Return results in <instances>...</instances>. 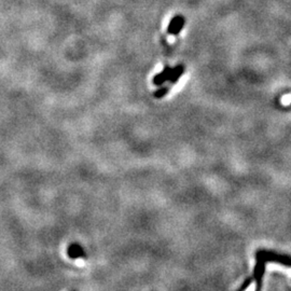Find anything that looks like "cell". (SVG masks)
<instances>
[{
	"label": "cell",
	"instance_id": "3",
	"mask_svg": "<svg viewBox=\"0 0 291 291\" xmlns=\"http://www.w3.org/2000/svg\"><path fill=\"white\" fill-rule=\"evenodd\" d=\"M67 255L70 259H84L88 258L87 252L84 250L81 245L78 243H72L69 245V247L67 248Z\"/></svg>",
	"mask_w": 291,
	"mask_h": 291
},
{
	"label": "cell",
	"instance_id": "4",
	"mask_svg": "<svg viewBox=\"0 0 291 291\" xmlns=\"http://www.w3.org/2000/svg\"><path fill=\"white\" fill-rule=\"evenodd\" d=\"M171 72H172V68L171 67H168L166 66L164 69L159 72L155 78H153V84H156V86H163V84L166 82V81H170V77H171Z\"/></svg>",
	"mask_w": 291,
	"mask_h": 291
},
{
	"label": "cell",
	"instance_id": "2",
	"mask_svg": "<svg viewBox=\"0 0 291 291\" xmlns=\"http://www.w3.org/2000/svg\"><path fill=\"white\" fill-rule=\"evenodd\" d=\"M186 24V19L182 17V15H176L174 17L170 24H168L167 27V33L170 35H174V36H177L180 34V32L182 30L183 26Z\"/></svg>",
	"mask_w": 291,
	"mask_h": 291
},
{
	"label": "cell",
	"instance_id": "1",
	"mask_svg": "<svg viewBox=\"0 0 291 291\" xmlns=\"http://www.w3.org/2000/svg\"><path fill=\"white\" fill-rule=\"evenodd\" d=\"M267 262H275L281 264L287 267H291V257L288 255H281L278 252L275 251H270V250H258L256 252V265L254 269V274H252L251 277H248L246 280L244 281V284L241 286L239 291H245L246 288L251 284L252 280L256 281V291H261V286H262V278L264 275V270H265V264Z\"/></svg>",
	"mask_w": 291,
	"mask_h": 291
},
{
	"label": "cell",
	"instance_id": "5",
	"mask_svg": "<svg viewBox=\"0 0 291 291\" xmlns=\"http://www.w3.org/2000/svg\"><path fill=\"white\" fill-rule=\"evenodd\" d=\"M185 72V66L182 64H178L177 66H175L174 68H172V72H171V77H170V82L171 83H176L180 78L181 76Z\"/></svg>",
	"mask_w": 291,
	"mask_h": 291
},
{
	"label": "cell",
	"instance_id": "6",
	"mask_svg": "<svg viewBox=\"0 0 291 291\" xmlns=\"http://www.w3.org/2000/svg\"><path fill=\"white\" fill-rule=\"evenodd\" d=\"M168 92H170V88L161 86V88L158 89V90L155 92V94H153V96H155L156 98H162V97H164L165 95H167Z\"/></svg>",
	"mask_w": 291,
	"mask_h": 291
}]
</instances>
